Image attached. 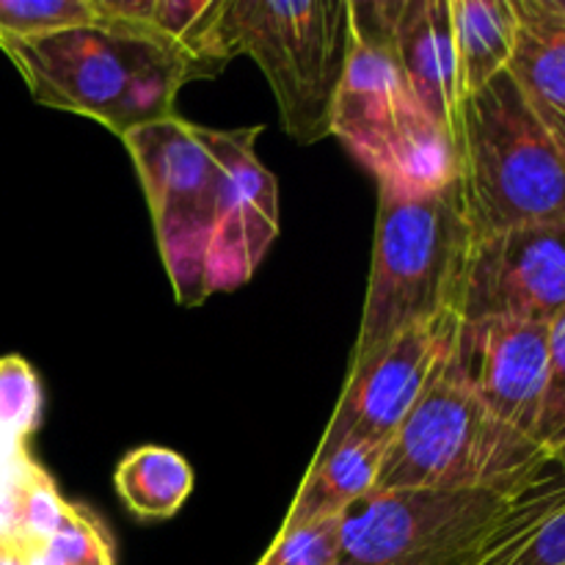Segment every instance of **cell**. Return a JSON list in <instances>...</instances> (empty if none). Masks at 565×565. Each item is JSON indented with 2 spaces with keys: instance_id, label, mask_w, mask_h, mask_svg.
Listing matches in <instances>:
<instances>
[{
  "instance_id": "cell-1",
  "label": "cell",
  "mask_w": 565,
  "mask_h": 565,
  "mask_svg": "<svg viewBox=\"0 0 565 565\" xmlns=\"http://www.w3.org/2000/svg\"><path fill=\"white\" fill-rule=\"evenodd\" d=\"M563 505L561 469L524 494L373 489L342 516L340 565H513Z\"/></svg>"
},
{
  "instance_id": "cell-26",
  "label": "cell",
  "mask_w": 565,
  "mask_h": 565,
  "mask_svg": "<svg viewBox=\"0 0 565 565\" xmlns=\"http://www.w3.org/2000/svg\"><path fill=\"white\" fill-rule=\"evenodd\" d=\"M535 3H539L550 17L565 22V0H535Z\"/></svg>"
},
{
  "instance_id": "cell-3",
  "label": "cell",
  "mask_w": 565,
  "mask_h": 565,
  "mask_svg": "<svg viewBox=\"0 0 565 565\" xmlns=\"http://www.w3.org/2000/svg\"><path fill=\"white\" fill-rule=\"evenodd\" d=\"M367 298L348 370L417 326L458 315L475 246L461 177L417 196L379 191Z\"/></svg>"
},
{
  "instance_id": "cell-12",
  "label": "cell",
  "mask_w": 565,
  "mask_h": 565,
  "mask_svg": "<svg viewBox=\"0 0 565 565\" xmlns=\"http://www.w3.org/2000/svg\"><path fill=\"white\" fill-rule=\"evenodd\" d=\"M445 370L500 423L535 441L550 375V326L508 318L458 320Z\"/></svg>"
},
{
  "instance_id": "cell-4",
  "label": "cell",
  "mask_w": 565,
  "mask_h": 565,
  "mask_svg": "<svg viewBox=\"0 0 565 565\" xmlns=\"http://www.w3.org/2000/svg\"><path fill=\"white\" fill-rule=\"evenodd\" d=\"M331 136L379 180V191H439L461 174L456 138L419 105L390 36L386 0H351V55Z\"/></svg>"
},
{
  "instance_id": "cell-5",
  "label": "cell",
  "mask_w": 565,
  "mask_h": 565,
  "mask_svg": "<svg viewBox=\"0 0 565 565\" xmlns=\"http://www.w3.org/2000/svg\"><path fill=\"white\" fill-rule=\"evenodd\" d=\"M461 188L475 241L565 221V158L502 72L458 108Z\"/></svg>"
},
{
  "instance_id": "cell-21",
  "label": "cell",
  "mask_w": 565,
  "mask_h": 565,
  "mask_svg": "<svg viewBox=\"0 0 565 565\" xmlns=\"http://www.w3.org/2000/svg\"><path fill=\"white\" fill-rule=\"evenodd\" d=\"M342 519L279 530L270 550L257 565H340Z\"/></svg>"
},
{
  "instance_id": "cell-9",
  "label": "cell",
  "mask_w": 565,
  "mask_h": 565,
  "mask_svg": "<svg viewBox=\"0 0 565 565\" xmlns=\"http://www.w3.org/2000/svg\"><path fill=\"white\" fill-rule=\"evenodd\" d=\"M456 329L458 315L417 326L390 342L362 367L348 370L340 403L315 458L329 456L348 441L390 445L419 397L445 370Z\"/></svg>"
},
{
  "instance_id": "cell-14",
  "label": "cell",
  "mask_w": 565,
  "mask_h": 565,
  "mask_svg": "<svg viewBox=\"0 0 565 565\" xmlns=\"http://www.w3.org/2000/svg\"><path fill=\"white\" fill-rule=\"evenodd\" d=\"M519 14L516 50L508 72L524 103L565 158V22L535 0H513Z\"/></svg>"
},
{
  "instance_id": "cell-24",
  "label": "cell",
  "mask_w": 565,
  "mask_h": 565,
  "mask_svg": "<svg viewBox=\"0 0 565 565\" xmlns=\"http://www.w3.org/2000/svg\"><path fill=\"white\" fill-rule=\"evenodd\" d=\"M513 565H565V505L541 524Z\"/></svg>"
},
{
  "instance_id": "cell-11",
  "label": "cell",
  "mask_w": 565,
  "mask_h": 565,
  "mask_svg": "<svg viewBox=\"0 0 565 565\" xmlns=\"http://www.w3.org/2000/svg\"><path fill=\"white\" fill-rule=\"evenodd\" d=\"M565 312V221L475 241L458 320L546 323Z\"/></svg>"
},
{
  "instance_id": "cell-15",
  "label": "cell",
  "mask_w": 565,
  "mask_h": 565,
  "mask_svg": "<svg viewBox=\"0 0 565 565\" xmlns=\"http://www.w3.org/2000/svg\"><path fill=\"white\" fill-rule=\"evenodd\" d=\"M386 447L384 441H348L329 456L312 458L281 530L345 516L348 508L375 489Z\"/></svg>"
},
{
  "instance_id": "cell-27",
  "label": "cell",
  "mask_w": 565,
  "mask_h": 565,
  "mask_svg": "<svg viewBox=\"0 0 565 565\" xmlns=\"http://www.w3.org/2000/svg\"><path fill=\"white\" fill-rule=\"evenodd\" d=\"M552 463H555V467L565 475V434L561 436V441L555 445V450H552Z\"/></svg>"
},
{
  "instance_id": "cell-20",
  "label": "cell",
  "mask_w": 565,
  "mask_h": 565,
  "mask_svg": "<svg viewBox=\"0 0 565 565\" xmlns=\"http://www.w3.org/2000/svg\"><path fill=\"white\" fill-rule=\"evenodd\" d=\"M94 22L92 0H0V42Z\"/></svg>"
},
{
  "instance_id": "cell-8",
  "label": "cell",
  "mask_w": 565,
  "mask_h": 565,
  "mask_svg": "<svg viewBox=\"0 0 565 565\" xmlns=\"http://www.w3.org/2000/svg\"><path fill=\"white\" fill-rule=\"evenodd\" d=\"M121 141L136 163L177 303L202 307L210 298L207 254L218 221L221 166L180 116L138 127Z\"/></svg>"
},
{
  "instance_id": "cell-17",
  "label": "cell",
  "mask_w": 565,
  "mask_h": 565,
  "mask_svg": "<svg viewBox=\"0 0 565 565\" xmlns=\"http://www.w3.org/2000/svg\"><path fill=\"white\" fill-rule=\"evenodd\" d=\"M116 491L138 519H171L193 491V469L169 447H138L121 458L114 475Z\"/></svg>"
},
{
  "instance_id": "cell-10",
  "label": "cell",
  "mask_w": 565,
  "mask_h": 565,
  "mask_svg": "<svg viewBox=\"0 0 565 565\" xmlns=\"http://www.w3.org/2000/svg\"><path fill=\"white\" fill-rule=\"evenodd\" d=\"M263 127L213 130L193 125V136L221 166V202L207 254V292L246 285L279 237V185L257 154Z\"/></svg>"
},
{
  "instance_id": "cell-2",
  "label": "cell",
  "mask_w": 565,
  "mask_h": 565,
  "mask_svg": "<svg viewBox=\"0 0 565 565\" xmlns=\"http://www.w3.org/2000/svg\"><path fill=\"white\" fill-rule=\"evenodd\" d=\"M0 50L14 61L36 103L88 116L119 138L174 116L180 88L213 77L185 50L149 28L105 20L9 39Z\"/></svg>"
},
{
  "instance_id": "cell-7",
  "label": "cell",
  "mask_w": 565,
  "mask_h": 565,
  "mask_svg": "<svg viewBox=\"0 0 565 565\" xmlns=\"http://www.w3.org/2000/svg\"><path fill=\"white\" fill-rule=\"evenodd\" d=\"M218 53L252 55L263 70L287 136H331L337 94L351 55V0H226Z\"/></svg>"
},
{
  "instance_id": "cell-6",
  "label": "cell",
  "mask_w": 565,
  "mask_h": 565,
  "mask_svg": "<svg viewBox=\"0 0 565 565\" xmlns=\"http://www.w3.org/2000/svg\"><path fill=\"white\" fill-rule=\"evenodd\" d=\"M539 441L508 428L441 370L386 447L375 489L524 494L555 472Z\"/></svg>"
},
{
  "instance_id": "cell-18",
  "label": "cell",
  "mask_w": 565,
  "mask_h": 565,
  "mask_svg": "<svg viewBox=\"0 0 565 565\" xmlns=\"http://www.w3.org/2000/svg\"><path fill=\"white\" fill-rule=\"evenodd\" d=\"M42 412V386L31 364L20 356L0 359V480L20 472L31 458L25 439Z\"/></svg>"
},
{
  "instance_id": "cell-23",
  "label": "cell",
  "mask_w": 565,
  "mask_h": 565,
  "mask_svg": "<svg viewBox=\"0 0 565 565\" xmlns=\"http://www.w3.org/2000/svg\"><path fill=\"white\" fill-rule=\"evenodd\" d=\"M565 434V312L550 323V375H546L544 406H541L539 434L535 441L544 447L546 456Z\"/></svg>"
},
{
  "instance_id": "cell-13",
  "label": "cell",
  "mask_w": 565,
  "mask_h": 565,
  "mask_svg": "<svg viewBox=\"0 0 565 565\" xmlns=\"http://www.w3.org/2000/svg\"><path fill=\"white\" fill-rule=\"evenodd\" d=\"M395 58L414 97L456 138L458 94L450 0H386Z\"/></svg>"
},
{
  "instance_id": "cell-19",
  "label": "cell",
  "mask_w": 565,
  "mask_h": 565,
  "mask_svg": "<svg viewBox=\"0 0 565 565\" xmlns=\"http://www.w3.org/2000/svg\"><path fill=\"white\" fill-rule=\"evenodd\" d=\"M66 511H70V502L58 494L47 472H42L31 461L17 478L14 494H11L9 539L22 546L44 544L64 524Z\"/></svg>"
},
{
  "instance_id": "cell-22",
  "label": "cell",
  "mask_w": 565,
  "mask_h": 565,
  "mask_svg": "<svg viewBox=\"0 0 565 565\" xmlns=\"http://www.w3.org/2000/svg\"><path fill=\"white\" fill-rule=\"evenodd\" d=\"M39 546L55 565H114L103 527L81 505H70L64 524Z\"/></svg>"
},
{
  "instance_id": "cell-16",
  "label": "cell",
  "mask_w": 565,
  "mask_h": 565,
  "mask_svg": "<svg viewBox=\"0 0 565 565\" xmlns=\"http://www.w3.org/2000/svg\"><path fill=\"white\" fill-rule=\"evenodd\" d=\"M452 50L461 103L508 72L516 50L519 14L513 0H450Z\"/></svg>"
},
{
  "instance_id": "cell-25",
  "label": "cell",
  "mask_w": 565,
  "mask_h": 565,
  "mask_svg": "<svg viewBox=\"0 0 565 565\" xmlns=\"http://www.w3.org/2000/svg\"><path fill=\"white\" fill-rule=\"evenodd\" d=\"M0 565H25V555L17 541L0 539Z\"/></svg>"
}]
</instances>
